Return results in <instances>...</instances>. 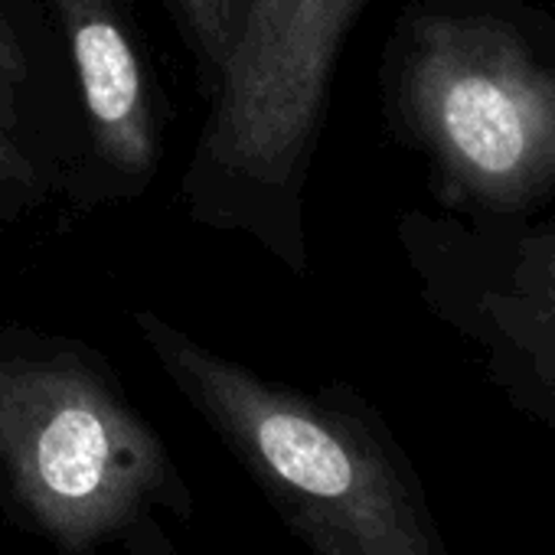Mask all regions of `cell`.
Returning <instances> with one entry per match:
<instances>
[{
	"label": "cell",
	"instance_id": "6da1fadb",
	"mask_svg": "<svg viewBox=\"0 0 555 555\" xmlns=\"http://www.w3.org/2000/svg\"><path fill=\"white\" fill-rule=\"evenodd\" d=\"M396 105L457 216L555 206V8L428 0L405 24Z\"/></svg>",
	"mask_w": 555,
	"mask_h": 555
},
{
	"label": "cell",
	"instance_id": "7a4b0ae2",
	"mask_svg": "<svg viewBox=\"0 0 555 555\" xmlns=\"http://www.w3.org/2000/svg\"><path fill=\"white\" fill-rule=\"evenodd\" d=\"M141 327L318 555H448L418 477L370 422L274 389L160 321Z\"/></svg>",
	"mask_w": 555,
	"mask_h": 555
},
{
	"label": "cell",
	"instance_id": "3957f363",
	"mask_svg": "<svg viewBox=\"0 0 555 555\" xmlns=\"http://www.w3.org/2000/svg\"><path fill=\"white\" fill-rule=\"evenodd\" d=\"M0 457L69 548L125 526L164 477L157 438L73 360H0Z\"/></svg>",
	"mask_w": 555,
	"mask_h": 555
},
{
	"label": "cell",
	"instance_id": "277c9868",
	"mask_svg": "<svg viewBox=\"0 0 555 555\" xmlns=\"http://www.w3.org/2000/svg\"><path fill=\"white\" fill-rule=\"evenodd\" d=\"M438 298L483 353L487 379L555 431V206L477 216L438 232Z\"/></svg>",
	"mask_w": 555,
	"mask_h": 555
},
{
	"label": "cell",
	"instance_id": "5b68a950",
	"mask_svg": "<svg viewBox=\"0 0 555 555\" xmlns=\"http://www.w3.org/2000/svg\"><path fill=\"white\" fill-rule=\"evenodd\" d=\"M363 0H245L219 69L206 154L258 183H282L324 108L337 47Z\"/></svg>",
	"mask_w": 555,
	"mask_h": 555
},
{
	"label": "cell",
	"instance_id": "8992f818",
	"mask_svg": "<svg viewBox=\"0 0 555 555\" xmlns=\"http://www.w3.org/2000/svg\"><path fill=\"white\" fill-rule=\"evenodd\" d=\"M56 4L102 154L128 173L147 170L154 164V134L144 79L108 0H56Z\"/></svg>",
	"mask_w": 555,
	"mask_h": 555
},
{
	"label": "cell",
	"instance_id": "52a82bcc",
	"mask_svg": "<svg viewBox=\"0 0 555 555\" xmlns=\"http://www.w3.org/2000/svg\"><path fill=\"white\" fill-rule=\"evenodd\" d=\"M242 4L245 0H180L193 37L199 40L203 53L212 60L216 69H222V63L229 56Z\"/></svg>",
	"mask_w": 555,
	"mask_h": 555
},
{
	"label": "cell",
	"instance_id": "ba28073f",
	"mask_svg": "<svg viewBox=\"0 0 555 555\" xmlns=\"http://www.w3.org/2000/svg\"><path fill=\"white\" fill-rule=\"evenodd\" d=\"M24 79V63L17 56V47L0 21V125H11L14 121V92Z\"/></svg>",
	"mask_w": 555,
	"mask_h": 555
},
{
	"label": "cell",
	"instance_id": "9c48e42d",
	"mask_svg": "<svg viewBox=\"0 0 555 555\" xmlns=\"http://www.w3.org/2000/svg\"><path fill=\"white\" fill-rule=\"evenodd\" d=\"M30 177H34L30 160L14 144V138L4 131V125H0V196H4L8 190H14V186H27Z\"/></svg>",
	"mask_w": 555,
	"mask_h": 555
}]
</instances>
